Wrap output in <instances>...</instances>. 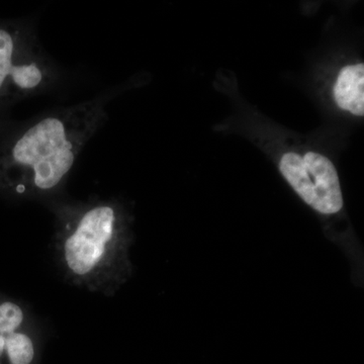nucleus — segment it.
<instances>
[{"label": "nucleus", "instance_id": "obj_1", "mask_svg": "<svg viewBox=\"0 0 364 364\" xmlns=\"http://www.w3.org/2000/svg\"><path fill=\"white\" fill-rule=\"evenodd\" d=\"M107 117L100 102H82L1 139L0 188L16 193L54 191Z\"/></svg>", "mask_w": 364, "mask_h": 364}, {"label": "nucleus", "instance_id": "obj_4", "mask_svg": "<svg viewBox=\"0 0 364 364\" xmlns=\"http://www.w3.org/2000/svg\"><path fill=\"white\" fill-rule=\"evenodd\" d=\"M48 73L26 47L20 28L0 25V107L39 90Z\"/></svg>", "mask_w": 364, "mask_h": 364}, {"label": "nucleus", "instance_id": "obj_2", "mask_svg": "<svg viewBox=\"0 0 364 364\" xmlns=\"http://www.w3.org/2000/svg\"><path fill=\"white\" fill-rule=\"evenodd\" d=\"M127 224L116 203H100L79 210L60 235L62 262L72 279L100 289L126 265Z\"/></svg>", "mask_w": 364, "mask_h": 364}, {"label": "nucleus", "instance_id": "obj_5", "mask_svg": "<svg viewBox=\"0 0 364 364\" xmlns=\"http://www.w3.org/2000/svg\"><path fill=\"white\" fill-rule=\"evenodd\" d=\"M335 102L340 109L363 117L364 65L363 63L344 67L340 71L334 86Z\"/></svg>", "mask_w": 364, "mask_h": 364}, {"label": "nucleus", "instance_id": "obj_6", "mask_svg": "<svg viewBox=\"0 0 364 364\" xmlns=\"http://www.w3.org/2000/svg\"><path fill=\"white\" fill-rule=\"evenodd\" d=\"M4 354L11 364H31L35 358V346L26 333L18 330L6 340Z\"/></svg>", "mask_w": 364, "mask_h": 364}, {"label": "nucleus", "instance_id": "obj_3", "mask_svg": "<svg viewBox=\"0 0 364 364\" xmlns=\"http://www.w3.org/2000/svg\"><path fill=\"white\" fill-rule=\"evenodd\" d=\"M282 176L299 198L322 215L338 214L343 196L338 173L327 157L315 152L287 153L279 163Z\"/></svg>", "mask_w": 364, "mask_h": 364}, {"label": "nucleus", "instance_id": "obj_7", "mask_svg": "<svg viewBox=\"0 0 364 364\" xmlns=\"http://www.w3.org/2000/svg\"><path fill=\"white\" fill-rule=\"evenodd\" d=\"M4 340L0 337V358H1L2 355L4 354Z\"/></svg>", "mask_w": 364, "mask_h": 364}]
</instances>
